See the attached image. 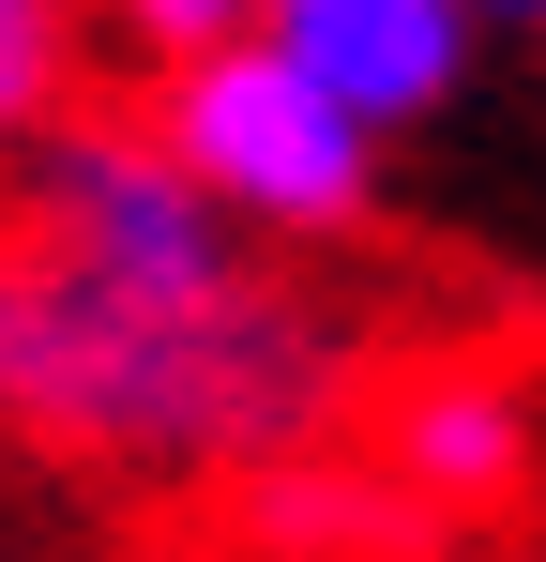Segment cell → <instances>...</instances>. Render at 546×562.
I'll list each match as a JSON object with an SVG mask.
<instances>
[{"label":"cell","instance_id":"277c9868","mask_svg":"<svg viewBox=\"0 0 546 562\" xmlns=\"http://www.w3.org/2000/svg\"><path fill=\"white\" fill-rule=\"evenodd\" d=\"M532 471V380L516 366H425L395 395V486L410 502H516Z\"/></svg>","mask_w":546,"mask_h":562},{"label":"cell","instance_id":"8992f818","mask_svg":"<svg viewBox=\"0 0 546 562\" xmlns=\"http://www.w3.org/2000/svg\"><path fill=\"white\" fill-rule=\"evenodd\" d=\"M91 46H122L137 77H182V61H213V46H259V0H77Z\"/></svg>","mask_w":546,"mask_h":562},{"label":"cell","instance_id":"6da1fadb","mask_svg":"<svg viewBox=\"0 0 546 562\" xmlns=\"http://www.w3.org/2000/svg\"><path fill=\"white\" fill-rule=\"evenodd\" d=\"M350 395V335L259 259L213 289L77 274L0 228V426L137 471H273Z\"/></svg>","mask_w":546,"mask_h":562},{"label":"cell","instance_id":"5b68a950","mask_svg":"<svg viewBox=\"0 0 546 562\" xmlns=\"http://www.w3.org/2000/svg\"><path fill=\"white\" fill-rule=\"evenodd\" d=\"M91 106V15L77 0H0V153Z\"/></svg>","mask_w":546,"mask_h":562},{"label":"cell","instance_id":"52a82bcc","mask_svg":"<svg viewBox=\"0 0 546 562\" xmlns=\"http://www.w3.org/2000/svg\"><path fill=\"white\" fill-rule=\"evenodd\" d=\"M470 15H486V31H546V0H470Z\"/></svg>","mask_w":546,"mask_h":562},{"label":"cell","instance_id":"3957f363","mask_svg":"<svg viewBox=\"0 0 546 562\" xmlns=\"http://www.w3.org/2000/svg\"><path fill=\"white\" fill-rule=\"evenodd\" d=\"M259 46L334 106V122H364V137L395 153L410 122H441V106L470 92L486 15H470V0H259Z\"/></svg>","mask_w":546,"mask_h":562},{"label":"cell","instance_id":"7a4b0ae2","mask_svg":"<svg viewBox=\"0 0 546 562\" xmlns=\"http://www.w3.org/2000/svg\"><path fill=\"white\" fill-rule=\"evenodd\" d=\"M137 137L168 153L228 244H350L379 213V137L334 122L273 46H213L182 77H137Z\"/></svg>","mask_w":546,"mask_h":562}]
</instances>
